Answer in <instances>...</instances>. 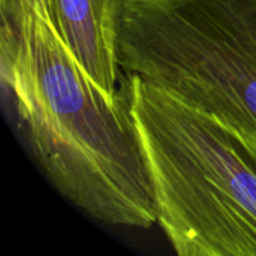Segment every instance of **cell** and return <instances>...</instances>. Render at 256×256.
<instances>
[{
    "instance_id": "obj_1",
    "label": "cell",
    "mask_w": 256,
    "mask_h": 256,
    "mask_svg": "<svg viewBox=\"0 0 256 256\" xmlns=\"http://www.w3.org/2000/svg\"><path fill=\"white\" fill-rule=\"evenodd\" d=\"M2 78L57 190L118 226L158 224L153 184L124 92H105L78 63L46 8L2 16Z\"/></svg>"
},
{
    "instance_id": "obj_2",
    "label": "cell",
    "mask_w": 256,
    "mask_h": 256,
    "mask_svg": "<svg viewBox=\"0 0 256 256\" xmlns=\"http://www.w3.org/2000/svg\"><path fill=\"white\" fill-rule=\"evenodd\" d=\"M158 224L180 256H256V138L124 75Z\"/></svg>"
},
{
    "instance_id": "obj_3",
    "label": "cell",
    "mask_w": 256,
    "mask_h": 256,
    "mask_svg": "<svg viewBox=\"0 0 256 256\" xmlns=\"http://www.w3.org/2000/svg\"><path fill=\"white\" fill-rule=\"evenodd\" d=\"M118 62L256 138V0H126Z\"/></svg>"
},
{
    "instance_id": "obj_4",
    "label": "cell",
    "mask_w": 256,
    "mask_h": 256,
    "mask_svg": "<svg viewBox=\"0 0 256 256\" xmlns=\"http://www.w3.org/2000/svg\"><path fill=\"white\" fill-rule=\"evenodd\" d=\"M126 0H46V10L78 63L108 93L120 76L118 39Z\"/></svg>"
},
{
    "instance_id": "obj_5",
    "label": "cell",
    "mask_w": 256,
    "mask_h": 256,
    "mask_svg": "<svg viewBox=\"0 0 256 256\" xmlns=\"http://www.w3.org/2000/svg\"><path fill=\"white\" fill-rule=\"evenodd\" d=\"M30 2H39V3H42L46 8V0H0L2 16H10V15H14L20 9V6L22 3H30Z\"/></svg>"
}]
</instances>
